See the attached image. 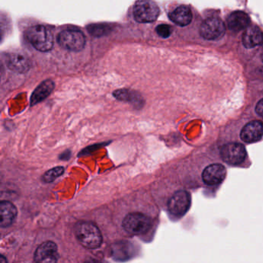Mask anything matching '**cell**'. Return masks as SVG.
<instances>
[{
	"instance_id": "obj_1",
	"label": "cell",
	"mask_w": 263,
	"mask_h": 263,
	"mask_svg": "<svg viewBox=\"0 0 263 263\" xmlns=\"http://www.w3.org/2000/svg\"><path fill=\"white\" fill-rule=\"evenodd\" d=\"M75 235L82 246L87 249H97L102 243L99 229L90 221H81L75 227Z\"/></svg>"
},
{
	"instance_id": "obj_2",
	"label": "cell",
	"mask_w": 263,
	"mask_h": 263,
	"mask_svg": "<svg viewBox=\"0 0 263 263\" xmlns=\"http://www.w3.org/2000/svg\"><path fill=\"white\" fill-rule=\"evenodd\" d=\"M26 36L36 50L48 52L53 47V36L48 28L42 25L33 26L27 30Z\"/></svg>"
},
{
	"instance_id": "obj_3",
	"label": "cell",
	"mask_w": 263,
	"mask_h": 263,
	"mask_svg": "<svg viewBox=\"0 0 263 263\" xmlns=\"http://www.w3.org/2000/svg\"><path fill=\"white\" fill-rule=\"evenodd\" d=\"M134 17L137 22L148 24L156 21L159 16L160 10L158 5L152 1H138L134 7Z\"/></svg>"
},
{
	"instance_id": "obj_4",
	"label": "cell",
	"mask_w": 263,
	"mask_h": 263,
	"mask_svg": "<svg viewBox=\"0 0 263 263\" xmlns=\"http://www.w3.org/2000/svg\"><path fill=\"white\" fill-rule=\"evenodd\" d=\"M58 42L65 50L79 52L84 49L86 39L82 32L76 30H67L61 32L58 35Z\"/></svg>"
},
{
	"instance_id": "obj_5",
	"label": "cell",
	"mask_w": 263,
	"mask_h": 263,
	"mask_svg": "<svg viewBox=\"0 0 263 263\" xmlns=\"http://www.w3.org/2000/svg\"><path fill=\"white\" fill-rule=\"evenodd\" d=\"M152 224L151 218L141 213L129 214L123 221L124 230L132 235L144 233L150 229Z\"/></svg>"
},
{
	"instance_id": "obj_6",
	"label": "cell",
	"mask_w": 263,
	"mask_h": 263,
	"mask_svg": "<svg viewBox=\"0 0 263 263\" xmlns=\"http://www.w3.org/2000/svg\"><path fill=\"white\" fill-rule=\"evenodd\" d=\"M200 33L204 39L208 41H217L224 36L226 27L219 18H208L201 24Z\"/></svg>"
},
{
	"instance_id": "obj_7",
	"label": "cell",
	"mask_w": 263,
	"mask_h": 263,
	"mask_svg": "<svg viewBox=\"0 0 263 263\" xmlns=\"http://www.w3.org/2000/svg\"><path fill=\"white\" fill-rule=\"evenodd\" d=\"M191 195L186 191H178L169 200L168 210L175 217H181L189 211Z\"/></svg>"
},
{
	"instance_id": "obj_8",
	"label": "cell",
	"mask_w": 263,
	"mask_h": 263,
	"mask_svg": "<svg viewBox=\"0 0 263 263\" xmlns=\"http://www.w3.org/2000/svg\"><path fill=\"white\" fill-rule=\"evenodd\" d=\"M246 150L239 143H230L223 146L221 156L223 161L232 165L240 164L246 158Z\"/></svg>"
},
{
	"instance_id": "obj_9",
	"label": "cell",
	"mask_w": 263,
	"mask_h": 263,
	"mask_svg": "<svg viewBox=\"0 0 263 263\" xmlns=\"http://www.w3.org/2000/svg\"><path fill=\"white\" fill-rule=\"evenodd\" d=\"M59 254L58 246L53 241H46L36 249L34 258L36 263H58Z\"/></svg>"
},
{
	"instance_id": "obj_10",
	"label": "cell",
	"mask_w": 263,
	"mask_h": 263,
	"mask_svg": "<svg viewBox=\"0 0 263 263\" xmlns=\"http://www.w3.org/2000/svg\"><path fill=\"white\" fill-rule=\"evenodd\" d=\"M6 63L10 70L17 73H27L30 68V60L24 53H9L6 57Z\"/></svg>"
},
{
	"instance_id": "obj_11",
	"label": "cell",
	"mask_w": 263,
	"mask_h": 263,
	"mask_svg": "<svg viewBox=\"0 0 263 263\" xmlns=\"http://www.w3.org/2000/svg\"><path fill=\"white\" fill-rule=\"evenodd\" d=\"M226 175V170L224 166L219 164H211L203 171L202 179L209 185H215L221 183Z\"/></svg>"
},
{
	"instance_id": "obj_12",
	"label": "cell",
	"mask_w": 263,
	"mask_h": 263,
	"mask_svg": "<svg viewBox=\"0 0 263 263\" xmlns=\"http://www.w3.org/2000/svg\"><path fill=\"white\" fill-rule=\"evenodd\" d=\"M263 136V123L252 121L246 124L241 130L240 137L244 142L253 143L259 141Z\"/></svg>"
},
{
	"instance_id": "obj_13",
	"label": "cell",
	"mask_w": 263,
	"mask_h": 263,
	"mask_svg": "<svg viewBox=\"0 0 263 263\" xmlns=\"http://www.w3.org/2000/svg\"><path fill=\"white\" fill-rule=\"evenodd\" d=\"M227 24L229 30L232 31H241V30L249 27V24H250V18L244 12H234L228 17Z\"/></svg>"
},
{
	"instance_id": "obj_14",
	"label": "cell",
	"mask_w": 263,
	"mask_h": 263,
	"mask_svg": "<svg viewBox=\"0 0 263 263\" xmlns=\"http://www.w3.org/2000/svg\"><path fill=\"white\" fill-rule=\"evenodd\" d=\"M243 45L250 49L260 45L263 42V33L257 26H250L243 34Z\"/></svg>"
},
{
	"instance_id": "obj_15",
	"label": "cell",
	"mask_w": 263,
	"mask_h": 263,
	"mask_svg": "<svg viewBox=\"0 0 263 263\" xmlns=\"http://www.w3.org/2000/svg\"><path fill=\"white\" fill-rule=\"evenodd\" d=\"M0 214H1V226L3 228L8 227L14 222L17 215L16 208L10 201H3L0 204Z\"/></svg>"
},
{
	"instance_id": "obj_16",
	"label": "cell",
	"mask_w": 263,
	"mask_h": 263,
	"mask_svg": "<svg viewBox=\"0 0 263 263\" xmlns=\"http://www.w3.org/2000/svg\"><path fill=\"white\" fill-rule=\"evenodd\" d=\"M54 83L51 80H47L40 84L32 95L30 104L33 106L45 100L47 97L50 96L54 89Z\"/></svg>"
},
{
	"instance_id": "obj_17",
	"label": "cell",
	"mask_w": 263,
	"mask_h": 263,
	"mask_svg": "<svg viewBox=\"0 0 263 263\" xmlns=\"http://www.w3.org/2000/svg\"><path fill=\"white\" fill-rule=\"evenodd\" d=\"M169 18L177 25L185 27L192 22V13L189 7L181 6L170 13Z\"/></svg>"
},
{
	"instance_id": "obj_18",
	"label": "cell",
	"mask_w": 263,
	"mask_h": 263,
	"mask_svg": "<svg viewBox=\"0 0 263 263\" xmlns=\"http://www.w3.org/2000/svg\"><path fill=\"white\" fill-rule=\"evenodd\" d=\"M134 252L132 243L127 241H121L114 245L112 247V255L115 260L125 261L132 257Z\"/></svg>"
},
{
	"instance_id": "obj_19",
	"label": "cell",
	"mask_w": 263,
	"mask_h": 263,
	"mask_svg": "<svg viewBox=\"0 0 263 263\" xmlns=\"http://www.w3.org/2000/svg\"><path fill=\"white\" fill-rule=\"evenodd\" d=\"M114 96L120 101H127L134 104H139L141 101L139 95H137L135 92L125 90V89L117 90L114 93Z\"/></svg>"
},
{
	"instance_id": "obj_20",
	"label": "cell",
	"mask_w": 263,
	"mask_h": 263,
	"mask_svg": "<svg viewBox=\"0 0 263 263\" xmlns=\"http://www.w3.org/2000/svg\"><path fill=\"white\" fill-rule=\"evenodd\" d=\"M87 29L89 33L95 37L106 36L111 32V27L107 24H90Z\"/></svg>"
},
{
	"instance_id": "obj_21",
	"label": "cell",
	"mask_w": 263,
	"mask_h": 263,
	"mask_svg": "<svg viewBox=\"0 0 263 263\" xmlns=\"http://www.w3.org/2000/svg\"><path fill=\"white\" fill-rule=\"evenodd\" d=\"M64 172V168L63 167H56L50 169L48 172H46L44 175V180L46 182H52L56 178H59Z\"/></svg>"
},
{
	"instance_id": "obj_22",
	"label": "cell",
	"mask_w": 263,
	"mask_h": 263,
	"mask_svg": "<svg viewBox=\"0 0 263 263\" xmlns=\"http://www.w3.org/2000/svg\"><path fill=\"white\" fill-rule=\"evenodd\" d=\"M156 33L158 36L162 38H167L172 35V29L170 26L166 25V24H161L158 25L155 29Z\"/></svg>"
},
{
	"instance_id": "obj_23",
	"label": "cell",
	"mask_w": 263,
	"mask_h": 263,
	"mask_svg": "<svg viewBox=\"0 0 263 263\" xmlns=\"http://www.w3.org/2000/svg\"><path fill=\"white\" fill-rule=\"evenodd\" d=\"M255 111H256V113L258 114L259 116L262 117L263 118V99L258 101L256 107H255Z\"/></svg>"
},
{
	"instance_id": "obj_24",
	"label": "cell",
	"mask_w": 263,
	"mask_h": 263,
	"mask_svg": "<svg viewBox=\"0 0 263 263\" xmlns=\"http://www.w3.org/2000/svg\"><path fill=\"white\" fill-rule=\"evenodd\" d=\"M86 263H102L101 261H98V260L95 259V258H90V259L87 260L86 261Z\"/></svg>"
},
{
	"instance_id": "obj_25",
	"label": "cell",
	"mask_w": 263,
	"mask_h": 263,
	"mask_svg": "<svg viewBox=\"0 0 263 263\" xmlns=\"http://www.w3.org/2000/svg\"><path fill=\"white\" fill-rule=\"evenodd\" d=\"M0 263H7V259H6L4 255L1 256V259H0Z\"/></svg>"
},
{
	"instance_id": "obj_26",
	"label": "cell",
	"mask_w": 263,
	"mask_h": 263,
	"mask_svg": "<svg viewBox=\"0 0 263 263\" xmlns=\"http://www.w3.org/2000/svg\"><path fill=\"white\" fill-rule=\"evenodd\" d=\"M262 44H263V42H262Z\"/></svg>"
}]
</instances>
